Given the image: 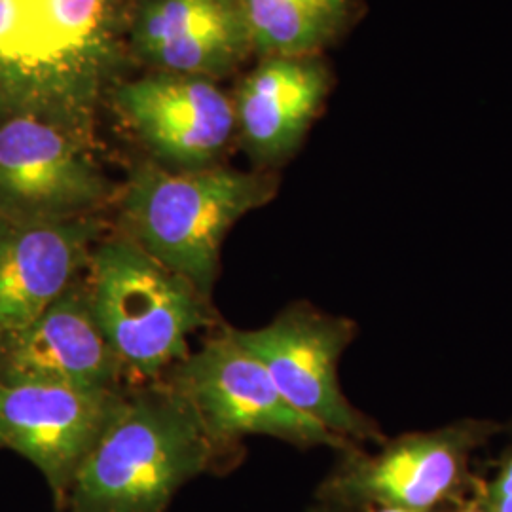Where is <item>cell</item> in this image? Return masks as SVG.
<instances>
[{
	"instance_id": "obj_5",
	"label": "cell",
	"mask_w": 512,
	"mask_h": 512,
	"mask_svg": "<svg viewBox=\"0 0 512 512\" xmlns=\"http://www.w3.org/2000/svg\"><path fill=\"white\" fill-rule=\"evenodd\" d=\"M162 380L192 406L205 433L226 458H234L236 444L249 435L296 446L355 450L289 404L268 370L239 344L230 327L209 336L202 348L171 366Z\"/></svg>"
},
{
	"instance_id": "obj_7",
	"label": "cell",
	"mask_w": 512,
	"mask_h": 512,
	"mask_svg": "<svg viewBox=\"0 0 512 512\" xmlns=\"http://www.w3.org/2000/svg\"><path fill=\"white\" fill-rule=\"evenodd\" d=\"M116 194L99 160L95 133L38 114H0L2 219L101 215Z\"/></svg>"
},
{
	"instance_id": "obj_17",
	"label": "cell",
	"mask_w": 512,
	"mask_h": 512,
	"mask_svg": "<svg viewBox=\"0 0 512 512\" xmlns=\"http://www.w3.org/2000/svg\"><path fill=\"white\" fill-rule=\"evenodd\" d=\"M440 512H490L482 492H480V478H476L471 486V490L458 499L456 503H452L448 509Z\"/></svg>"
},
{
	"instance_id": "obj_12",
	"label": "cell",
	"mask_w": 512,
	"mask_h": 512,
	"mask_svg": "<svg viewBox=\"0 0 512 512\" xmlns=\"http://www.w3.org/2000/svg\"><path fill=\"white\" fill-rule=\"evenodd\" d=\"M0 382L73 389L128 385L93 317L84 275L37 321L0 346Z\"/></svg>"
},
{
	"instance_id": "obj_11",
	"label": "cell",
	"mask_w": 512,
	"mask_h": 512,
	"mask_svg": "<svg viewBox=\"0 0 512 512\" xmlns=\"http://www.w3.org/2000/svg\"><path fill=\"white\" fill-rule=\"evenodd\" d=\"M101 215L67 220L0 217V346L76 283L105 238Z\"/></svg>"
},
{
	"instance_id": "obj_3",
	"label": "cell",
	"mask_w": 512,
	"mask_h": 512,
	"mask_svg": "<svg viewBox=\"0 0 512 512\" xmlns=\"http://www.w3.org/2000/svg\"><path fill=\"white\" fill-rule=\"evenodd\" d=\"M277 188L268 169H169L145 160L118 188V232L211 298L228 232Z\"/></svg>"
},
{
	"instance_id": "obj_8",
	"label": "cell",
	"mask_w": 512,
	"mask_h": 512,
	"mask_svg": "<svg viewBox=\"0 0 512 512\" xmlns=\"http://www.w3.org/2000/svg\"><path fill=\"white\" fill-rule=\"evenodd\" d=\"M230 330L296 410L325 425L351 448L384 442L380 427L349 403L338 380L340 357L357 334L351 319L294 304L266 327Z\"/></svg>"
},
{
	"instance_id": "obj_13",
	"label": "cell",
	"mask_w": 512,
	"mask_h": 512,
	"mask_svg": "<svg viewBox=\"0 0 512 512\" xmlns=\"http://www.w3.org/2000/svg\"><path fill=\"white\" fill-rule=\"evenodd\" d=\"M128 48L156 73L211 80L253 54L239 0H135Z\"/></svg>"
},
{
	"instance_id": "obj_4",
	"label": "cell",
	"mask_w": 512,
	"mask_h": 512,
	"mask_svg": "<svg viewBox=\"0 0 512 512\" xmlns=\"http://www.w3.org/2000/svg\"><path fill=\"white\" fill-rule=\"evenodd\" d=\"M84 287L128 385L160 380L190 353L188 338L217 323L211 298L120 232L93 247Z\"/></svg>"
},
{
	"instance_id": "obj_16",
	"label": "cell",
	"mask_w": 512,
	"mask_h": 512,
	"mask_svg": "<svg viewBox=\"0 0 512 512\" xmlns=\"http://www.w3.org/2000/svg\"><path fill=\"white\" fill-rule=\"evenodd\" d=\"M480 492L490 512H512V440L490 480L480 478Z\"/></svg>"
},
{
	"instance_id": "obj_10",
	"label": "cell",
	"mask_w": 512,
	"mask_h": 512,
	"mask_svg": "<svg viewBox=\"0 0 512 512\" xmlns=\"http://www.w3.org/2000/svg\"><path fill=\"white\" fill-rule=\"evenodd\" d=\"M122 389L0 382V450L31 461L46 478L57 507Z\"/></svg>"
},
{
	"instance_id": "obj_18",
	"label": "cell",
	"mask_w": 512,
	"mask_h": 512,
	"mask_svg": "<svg viewBox=\"0 0 512 512\" xmlns=\"http://www.w3.org/2000/svg\"><path fill=\"white\" fill-rule=\"evenodd\" d=\"M311 512H336L332 509H313ZM349 512H406L401 509H391V507H368V509H357V511Z\"/></svg>"
},
{
	"instance_id": "obj_2",
	"label": "cell",
	"mask_w": 512,
	"mask_h": 512,
	"mask_svg": "<svg viewBox=\"0 0 512 512\" xmlns=\"http://www.w3.org/2000/svg\"><path fill=\"white\" fill-rule=\"evenodd\" d=\"M226 458L164 380L126 385L55 512H167Z\"/></svg>"
},
{
	"instance_id": "obj_1",
	"label": "cell",
	"mask_w": 512,
	"mask_h": 512,
	"mask_svg": "<svg viewBox=\"0 0 512 512\" xmlns=\"http://www.w3.org/2000/svg\"><path fill=\"white\" fill-rule=\"evenodd\" d=\"M135 0H0V114L95 133L128 48Z\"/></svg>"
},
{
	"instance_id": "obj_15",
	"label": "cell",
	"mask_w": 512,
	"mask_h": 512,
	"mask_svg": "<svg viewBox=\"0 0 512 512\" xmlns=\"http://www.w3.org/2000/svg\"><path fill=\"white\" fill-rule=\"evenodd\" d=\"M253 54L272 57L321 55L346 33L355 0H239Z\"/></svg>"
},
{
	"instance_id": "obj_14",
	"label": "cell",
	"mask_w": 512,
	"mask_h": 512,
	"mask_svg": "<svg viewBox=\"0 0 512 512\" xmlns=\"http://www.w3.org/2000/svg\"><path fill=\"white\" fill-rule=\"evenodd\" d=\"M332 74L321 55L262 59L232 99L239 139L260 169L291 160L325 107Z\"/></svg>"
},
{
	"instance_id": "obj_6",
	"label": "cell",
	"mask_w": 512,
	"mask_h": 512,
	"mask_svg": "<svg viewBox=\"0 0 512 512\" xmlns=\"http://www.w3.org/2000/svg\"><path fill=\"white\" fill-rule=\"evenodd\" d=\"M494 431L488 421H461L382 442L374 454L348 450L319 497L330 509L344 511H444L471 490V458Z\"/></svg>"
},
{
	"instance_id": "obj_9",
	"label": "cell",
	"mask_w": 512,
	"mask_h": 512,
	"mask_svg": "<svg viewBox=\"0 0 512 512\" xmlns=\"http://www.w3.org/2000/svg\"><path fill=\"white\" fill-rule=\"evenodd\" d=\"M112 99L152 160L169 169L217 165L236 131L234 103L211 78L150 74L118 84Z\"/></svg>"
}]
</instances>
